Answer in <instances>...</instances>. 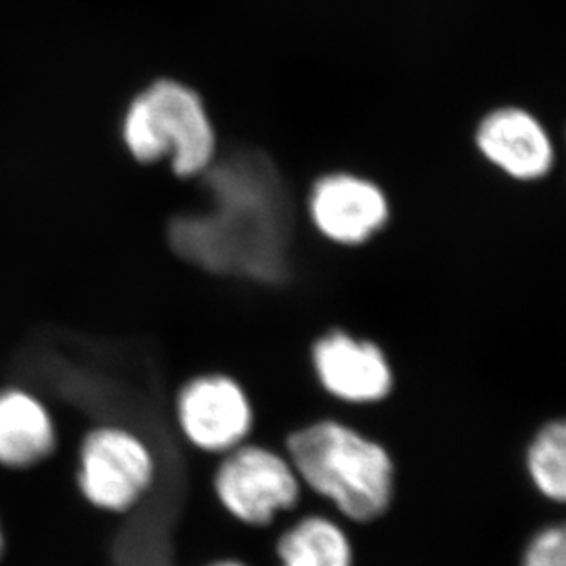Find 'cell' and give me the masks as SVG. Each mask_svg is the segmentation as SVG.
Returning <instances> with one entry per match:
<instances>
[{"label":"cell","mask_w":566,"mask_h":566,"mask_svg":"<svg viewBox=\"0 0 566 566\" xmlns=\"http://www.w3.org/2000/svg\"><path fill=\"white\" fill-rule=\"evenodd\" d=\"M482 155L515 180H539L554 164V147L545 127L523 108H499L476 128Z\"/></svg>","instance_id":"obj_9"},{"label":"cell","mask_w":566,"mask_h":566,"mask_svg":"<svg viewBox=\"0 0 566 566\" xmlns=\"http://www.w3.org/2000/svg\"><path fill=\"white\" fill-rule=\"evenodd\" d=\"M202 175L209 209L172 220L175 250L213 272L281 277L294 213L275 164L259 150H237Z\"/></svg>","instance_id":"obj_1"},{"label":"cell","mask_w":566,"mask_h":566,"mask_svg":"<svg viewBox=\"0 0 566 566\" xmlns=\"http://www.w3.org/2000/svg\"><path fill=\"white\" fill-rule=\"evenodd\" d=\"M57 429L43 400L21 387L0 389V465L27 470L54 453Z\"/></svg>","instance_id":"obj_10"},{"label":"cell","mask_w":566,"mask_h":566,"mask_svg":"<svg viewBox=\"0 0 566 566\" xmlns=\"http://www.w3.org/2000/svg\"><path fill=\"white\" fill-rule=\"evenodd\" d=\"M122 134L128 153L142 161L171 156L178 177L202 175L214 161L217 138L202 99L177 81H156L128 105Z\"/></svg>","instance_id":"obj_3"},{"label":"cell","mask_w":566,"mask_h":566,"mask_svg":"<svg viewBox=\"0 0 566 566\" xmlns=\"http://www.w3.org/2000/svg\"><path fill=\"white\" fill-rule=\"evenodd\" d=\"M523 475L543 503L563 507L566 501L565 418H551L539 423L524 443Z\"/></svg>","instance_id":"obj_12"},{"label":"cell","mask_w":566,"mask_h":566,"mask_svg":"<svg viewBox=\"0 0 566 566\" xmlns=\"http://www.w3.org/2000/svg\"><path fill=\"white\" fill-rule=\"evenodd\" d=\"M6 552V535L4 528H2V521H0V562H2V557H4Z\"/></svg>","instance_id":"obj_15"},{"label":"cell","mask_w":566,"mask_h":566,"mask_svg":"<svg viewBox=\"0 0 566 566\" xmlns=\"http://www.w3.org/2000/svg\"><path fill=\"white\" fill-rule=\"evenodd\" d=\"M175 420L192 449L222 457L252 440L256 407L241 378L224 370H206L186 379L177 390Z\"/></svg>","instance_id":"obj_6"},{"label":"cell","mask_w":566,"mask_h":566,"mask_svg":"<svg viewBox=\"0 0 566 566\" xmlns=\"http://www.w3.org/2000/svg\"><path fill=\"white\" fill-rule=\"evenodd\" d=\"M283 442L305 493L328 504L345 523L369 526L389 515L398 493V465L381 440L325 415L292 429Z\"/></svg>","instance_id":"obj_2"},{"label":"cell","mask_w":566,"mask_h":566,"mask_svg":"<svg viewBox=\"0 0 566 566\" xmlns=\"http://www.w3.org/2000/svg\"><path fill=\"white\" fill-rule=\"evenodd\" d=\"M521 566H566V532L563 521L541 524L524 541Z\"/></svg>","instance_id":"obj_13"},{"label":"cell","mask_w":566,"mask_h":566,"mask_svg":"<svg viewBox=\"0 0 566 566\" xmlns=\"http://www.w3.org/2000/svg\"><path fill=\"white\" fill-rule=\"evenodd\" d=\"M213 495L220 510L247 528L266 530L303 503L305 488L283 449L248 442L219 457Z\"/></svg>","instance_id":"obj_4"},{"label":"cell","mask_w":566,"mask_h":566,"mask_svg":"<svg viewBox=\"0 0 566 566\" xmlns=\"http://www.w3.org/2000/svg\"><path fill=\"white\" fill-rule=\"evenodd\" d=\"M279 566H354L353 537L328 513H303L286 524L273 546Z\"/></svg>","instance_id":"obj_11"},{"label":"cell","mask_w":566,"mask_h":566,"mask_svg":"<svg viewBox=\"0 0 566 566\" xmlns=\"http://www.w3.org/2000/svg\"><path fill=\"white\" fill-rule=\"evenodd\" d=\"M308 367L317 390L343 407H376L396 389L395 365L376 339L331 326L308 347Z\"/></svg>","instance_id":"obj_7"},{"label":"cell","mask_w":566,"mask_h":566,"mask_svg":"<svg viewBox=\"0 0 566 566\" xmlns=\"http://www.w3.org/2000/svg\"><path fill=\"white\" fill-rule=\"evenodd\" d=\"M206 566H250L248 563L241 562V559H233V557H224V559H217Z\"/></svg>","instance_id":"obj_14"},{"label":"cell","mask_w":566,"mask_h":566,"mask_svg":"<svg viewBox=\"0 0 566 566\" xmlns=\"http://www.w3.org/2000/svg\"><path fill=\"white\" fill-rule=\"evenodd\" d=\"M315 230L337 247H361L389 222V200L376 184L336 172L319 178L308 198Z\"/></svg>","instance_id":"obj_8"},{"label":"cell","mask_w":566,"mask_h":566,"mask_svg":"<svg viewBox=\"0 0 566 566\" xmlns=\"http://www.w3.org/2000/svg\"><path fill=\"white\" fill-rule=\"evenodd\" d=\"M156 473L155 451L127 426L102 423L81 440L75 482L86 503L96 510H133L150 492Z\"/></svg>","instance_id":"obj_5"}]
</instances>
